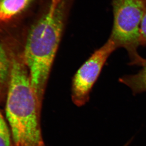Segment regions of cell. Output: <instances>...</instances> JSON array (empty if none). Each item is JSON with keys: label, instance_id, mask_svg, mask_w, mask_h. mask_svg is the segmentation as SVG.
<instances>
[{"label": "cell", "instance_id": "obj_1", "mask_svg": "<svg viewBox=\"0 0 146 146\" xmlns=\"http://www.w3.org/2000/svg\"><path fill=\"white\" fill-rule=\"evenodd\" d=\"M73 0H63L54 14L46 13L28 35L24 57L36 97L42 103L47 82L65 29Z\"/></svg>", "mask_w": 146, "mask_h": 146}, {"label": "cell", "instance_id": "obj_2", "mask_svg": "<svg viewBox=\"0 0 146 146\" xmlns=\"http://www.w3.org/2000/svg\"><path fill=\"white\" fill-rule=\"evenodd\" d=\"M6 115L15 146H44L39 121L40 104L28 70L16 59L11 61Z\"/></svg>", "mask_w": 146, "mask_h": 146}, {"label": "cell", "instance_id": "obj_3", "mask_svg": "<svg viewBox=\"0 0 146 146\" xmlns=\"http://www.w3.org/2000/svg\"><path fill=\"white\" fill-rule=\"evenodd\" d=\"M146 0H112L113 23L109 38L117 48L125 49L131 65L141 66L146 59L138 52L141 46L140 26Z\"/></svg>", "mask_w": 146, "mask_h": 146}, {"label": "cell", "instance_id": "obj_4", "mask_svg": "<svg viewBox=\"0 0 146 146\" xmlns=\"http://www.w3.org/2000/svg\"><path fill=\"white\" fill-rule=\"evenodd\" d=\"M117 49L115 43L109 38L78 69L73 76L71 83V99L76 106L81 107L89 101L90 93L103 66Z\"/></svg>", "mask_w": 146, "mask_h": 146}, {"label": "cell", "instance_id": "obj_5", "mask_svg": "<svg viewBox=\"0 0 146 146\" xmlns=\"http://www.w3.org/2000/svg\"><path fill=\"white\" fill-rule=\"evenodd\" d=\"M33 0H0V22L5 23L21 14Z\"/></svg>", "mask_w": 146, "mask_h": 146}, {"label": "cell", "instance_id": "obj_6", "mask_svg": "<svg viewBox=\"0 0 146 146\" xmlns=\"http://www.w3.org/2000/svg\"><path fill=\"white\" fill-rule=\"evenodd\" d=\"M119 80L130 88L133 95L146 92V61L138 73L122 76Z\"/></svg>", "mask_w": 146, "mask_h": 146}, {"label": "cell", "instance_id": "obj_7", "mask_svg": "<svg viewBox=\"0 0 146 146\" xmlns=\"http://www.w3.org/2000/svg\"><path fill=\"white\" fill-rule=\"evenodd\" d=\"M11 61L9 59L5 50L0 44V88L10 75Z\"/></svg>", "mask_w": 146, "mask_h": 146}, {"label": "cell", "instance_id": "obj_8", "mask_svg": "<svg viewBox=\"0 0 146 146\" xmlns=\"http://www.w3.org/2000/svg\"><path fill=\"white\" fill-rule=\"evenodd\" d=\"M11 138L9 127L0 112V146H11Z\"/></svg>", "mask_w": 146, "mask_h": 146}, {"label": "cell", "instance_id": "obj_9", "mask_svg": "<svg viewBox=\"0 0 146 146\" xmlns=\"http://www.w3.org/2000/svg\"><path fill=\"white\" fill-rule=\"evenodd\" d=\"M140 41L141 46H146V3L140 26Z\"/></svg>", "mask_w": 146, "mask_h": 146}, {"label": "cell", "instance_id": "obj_10", "mask_svg": "<svg viewBox=\"0 0 146 146\" xmlns=\"http://www.w3.org/2000/svg\"><path fill=\"white\" fill-rule=\"evenodd\" d=\"M63 0H50L49 6V12L51 14H54L56 9Z\"/></svg>", "mask_w": 146, "mask_h": 146}, {"label": "cell", "instance_id": "obj_11", "mask_svg": "<svg viewBox=\"0 0 146 146\" xmlns=\"http://www.w3.org/2000/svg\"><path fill=\"white\" fill-rule=\"evenodd\" d=\"M132 141V139H131V140H130V141H128V142H127V143H126L123 146H129V145H130V143H131Z\"/></svg>", "mask_w": 146, "mask_h": 146}]
</instances>
